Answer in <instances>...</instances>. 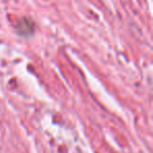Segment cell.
Masks as SVG:
<instances>
[{"instance_id":"cell-1","label":"cell","mask_w":153,"mask_h":153,"mask_svg":"<svg viewBox=\"0 0 153 153\" xmlns=\"http://www.w3.org/2000/svg\"><path fill=\"white\" fill-rule=\"evenodd\" d=\"M35 23L33 20H30V18H21L18 22V24L16 25L17 32L21 36H30L35 32Z\"/></svg>"}]
</instances>
